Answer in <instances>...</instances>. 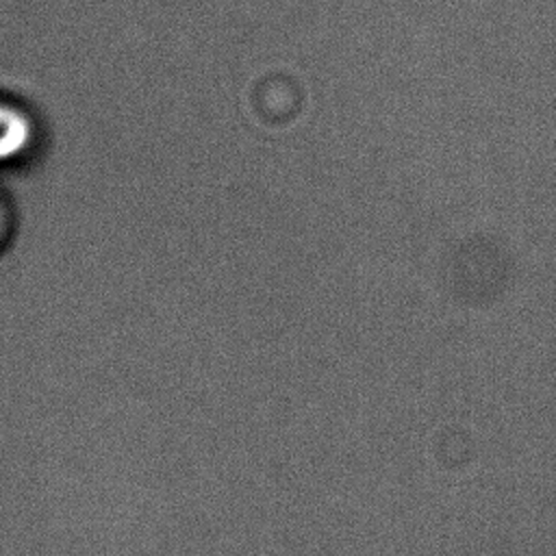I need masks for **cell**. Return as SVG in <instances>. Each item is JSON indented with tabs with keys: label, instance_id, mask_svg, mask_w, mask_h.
<instances>
[{
	"label": "cell",
	"instance_id": "1",
	"mask_svg": "<svg viewBox=\"0 0 556 556\" xmlns=\"http://www.w3.org/2000/svg\"><path fill=\"white\" fill-rule=\"evenodd\" d=\"M35 143V122L28 111L0 98V165L20 161Z\"/></svg>",
	"mask_w": 556,
	"mask_h": 556
},
{
	"label": "cell",
	"instance_id": "2",
	"mask_svg": "<svg viewBox=\"0 0 556 556\" xmlns=\"http://www.w3.org/2000/svg\"><path fill=\"white\" fill-rule=\"evenodd\" d=\"M7 226H9V215H7V206H4V202L0 200V241L4 239V235H7Z\"/></svg>",
	"mask_w": 556,
	"mask_h": 556
}]
</instances>
